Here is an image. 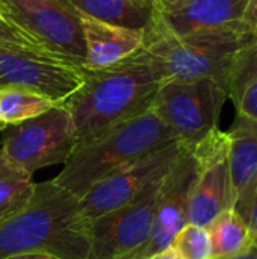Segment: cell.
<instances>
[{"instance_id": "cell-14", "label": "cell", "mask_w": 257, "mask_h": 259, "mask_svg": "<svg viewBox=\"0 0 257 259\" xmlns=\"http://www.w3.org/2000/svg\"><path fill=\"white\" fill-rule=\"evenodd\" d=\"M248 0H185L164 14L179 35L247 26L244 14Z\"/></svg>"}, {"instance_id": "cell-11", "label": "cell", "mask_w": 257, "mask_h": 259, "mask_svg": "<svg viewBox=\"0 0 257 259\" xmlns=\"http://www.w3.org/2000/svg\"><path fill=\"white\" fill-rule=\"evenodd\" d=\"M82 82L83 68L59 58L24 49L0 47V90H27L61 105Z\"/></svg>"}, {"instance_id": "cell-19", "label": "cell", "mask_w": 257, "mask_h": 259, "mask_svg": "<svg viewBox=\"0 0 257 259\" xmlns=\"http://www.w3.org/2000/svg\"><path fill=\"white\" fill-rule=\"evenodd\" d=\"M35 188L32 173L21 168L0 150V222L21 211L30 202Z\"/></svg>"}, {"instance_id": "cell-12", "label": "cell", "mask_w": 257, "mask_h": 259, "mask_svg": "<svg viewBox=\"0 0 257 259\" xmlns=\"http://www.w3.org/2000/svg\"><path fill=\"white\" fill-rule=\"evenodd\" d=\"M195 179L192 147H186L167 173L148 241L133 259H150L170 247L177 232L188 223V208Z\"/></svg>"}, {"instance_id": "cell-16", "label": "cell", "mask_w": 257, "mask_h": 259, "mask_svg": "<svg viewBox=\"0 0 257 259\" xmlns=\"http://www.w3.org/2000/svg\"><path fill=\"white\" fill-rule=\"evenodd\" d=\"M227 88L236 111L235 120L257 123V30L238 50Z\"/></svg>"}, {"instance_id": "cell-5", "label": "cell", "mask_w": 257, "mask_h": 259, "mask_svg": "<svg viewBox=\"0 0 257 259\" xmlns=\"http://www.w3.org/2000/svg\"><path fill=\"white\" fill-rule=\"evenodd\" d=\"M227 99V87L215 79H170L159 87L150 109L180 143L194 147L218 129L221 109Z\"/></svg>"}, {"instance_id": "cell-28", "label": "cell", "mask_w": 257, "mask_h": 259, "mask_svg": "<svg viewBox=\"0 0 257 259\" xmlns=\"http://www.w3.org/2000/svg\"><path fill=\"white\" fill-rule=\"evenodd\" d=\"M5 259H52L50 256L44 255V253H23V255H14V256H8Z\"/></svg>"}, {"instance_id": "cell-22", "label": "cell", "mask_w": 257, "mask_h": 259, "mask_svg": "<svg viewBox=\"0 0 257 259\" xmlns=\"http://www.w3.org/2000/svg\"><path fill=\"white\" fill-rule=\"evenodd\" d=\"M0 47L24 49V50H32V52L55 56L48 53L45 47L33 35H30L24 27H21L18 23L3 15H0Z\"/></svg>"}, {"instance_id": "cell-17", "label": "cell", "mask_w": 257, "mask_h": 259, "mask_svg": "<svg viewBox=\"0 0 257 259\" xmlns=\"http://www.w3.org/2000/svg\"><path fill=\"white\" fill-rule=\"evenodd\" d=\"M73 9L97 20L130 27L144 29L151 5L139 0H64Z\"/></svg>"}, {"instance_id": "cell-8", "label": "cell", "mask_w": 257, "mask_h": 259, "mask_svg": "<svg viewBox=\"0 0 257 259\" xmlns=\"http://www.w3.org/2000/svg\"><path fill=\"white\" fill-rule=\"evenodd\" d=\"M8 17L33 35L48 53L83 68L86 50L77 12L64 0H3Z\"/></svg>"}, {"instance_id": "cell-18", "label": "cell", "mask_w": 257, "mask_h": 259, "mask_svg": "<svg viewBox=\"0 0 257 259\" xmlns=\"http://www.w3.org/2000/svg\"><path fill=\"white\" fill-rule=\"evenodd\" d=\"M206 229L211 237L212 259L232 258L253 246V234L235 209H226L218 214Z\"/></svg>"}, {"instance_id": "cell-32", "label": "cell", "mask_w": 257, "mask_h": 259, "mask_svg": "<svg viewBox=\"0 0 257 259\" xmlns=\"http://www.w3.org/2000/svg\"><path fill=\"white\" fill-rule=\"evenodd\" d=\"M5 129H6V126H5V124H3V123L0 121V131H5Z\"/></svg>"}, {"instance_id": "cell-31", "label": "cell", "mask_w": 257, "mask_h": 259, "mask_svg": "<svg viewBox=\"0 0 257 259\" xmlns=\"http://www.w3.org/2000/svg\"><path fill=\"white\" fill-rule=\"evenodd\" d=\"M3 9H5V3H3V0H0V15L3 14Z\"/></svg>"}, {"instance_id": "cell-30", "label": "cell", "mask_w": 257, "mask_h": 259, "mask_svg": "<svg viewBox=\"0 0 257 259\" xmlns=\"http://www.w3.org/2000/svg\"><path fill=\"white\" fill-rule=\"evenodd\" d=\"M253 246L257 247V234H253Z\"/></svg>"}, {"instance_id": "cell-10", "label": "cell", "mask_w": 257, "mask_h": 259, "mask_svg": "<svg viewBox=\"0 0 257 259\" xmlns=\"http://www.w3.org/2000/svg\"><path fill=\"white\" fill-rule=\"evenodd\" d=\"M186 147L188 146L183 143L176 141L101 179L79 200L80 214L92 223L97 219L123 208L139 196L151 182L168 173Z\"/></svg>"}, {"instance_id": "cell-26", "label": "cell", "mask_w": 257, "mask_h": 259, "mask_svg": "<svg viewBox=\"0 0 257 259\" xmlns=\"http://www.w3.org/2000/svg\"><path fill=\"white\" fill-rule=\"evenodd\" d=\"M248 228L251 231V234H257V190L254 194V200H253V206H251V214H250V220H248Z\"/></svg>"}, {"instance_id": "cell-20", "label": "cell", "mask_w": 257, "mask_h": 259, "mask_svg": "<svg viewBox=\"0 0 257 259\" xmlns=\"http://www.w3.org/2000/svg\"><path fill=\"white\" fill-rule=\"evenodd\" d=\"M53 106H56L55 102L33 91L20 88L0 90V121L6 127L38 117Z\"/></svg>"}, {"instance_id": "cell-23", "label": "cell", "mask_w": 257, "mask_h": 259, "mask_svg": "<svg viewBox=\"0 0 257 259\" xmlns=\"http://www.w3.org/2000/svg\"><path fill=\"white\" fill-rule=\"evenodd\" d=\"M230 134H239V135H247L257 140V123H247V121H239L235 120L232 127L227 131Z\"/></svg>"}, {"instance_id": "cell-24", "label": "cell", "mask_w": 257, "mask_h": 259, "mask_svg": "<svg viewBox=\"0 0 257 259\" xmlns=\"http://www.w3.org/2000/svg\"><path fill=\"white\" fill-rule=\"evenodd\" d=\"M244 23L250 26L251 29L257 30V0H248V5L244 14Z\"/></svg>"}, {"instance_id": "cell-2", "label": "cell", "mask_w": 257, "mask_h": 259, "mask_svg": "<svg viewBox=\"0 0 257 259\" xmlns=\"http://www.w3.org/2000/svg\"><path fill=\"white\" fill-rule=\"evenodd\" d=\"M91 223L79 199L53 181L36 184L30 202L0 222V259L44 253L52 259H88Z\"/></svg>"}, {"instance_id": "cell-7", "label": "cell", "mask_w": 257, "mask_h": 259, "mask_svg": "<svg viewBox=\"0 0 257 259\" xmlns=\"http://www.w3.org/2000/svg\"><path fill=\"white\" fill-rule=\"evenodd\" d=\"M167 173L123 208L91 223L88 259H133L148 241Z\"/></svg>"}, {"instance_id": "cell-29", "label": "cell", "mask_w": 257, "mask_h": 259, "mask_svg": "<svg viewBox=\"0 0 257 259\" xmlns=\"http://www.w3.org/2000/svg\"><path fill=\"white\" fill-rule=\"evenodd\" d=\"M224 259H257V247L251 246L247 252H244V253H241V255H236V256Z\"/></svg>"}, {"instance_id": "cell-15", "label": "cell", "mask_w": 257, "mask_h": 259, "mask_svg": "<svg viewBox=\"0 0 257 259\" xmlns=\"http://www.w3.org/2000/svg\"><path fill=\"white\" fill-rule=\"evenodd\" d=\"M233 209L248 225L257 190V140L227 132Z\"/></svg>"}, {"instance_id": "cell-13", "label": "cell", "mask_w": 257, "mask_h": 259, "mask_svg": "<svg viewBox=\"0 0 257 259\" xmlns=\"http://www.w3.org/2000/svg\"><path fill=\"white\" fill-rule=\"evenodd\" d=\"M76 12L82 26L86 50L83 70L94 71L111 67L142 49V29H130L97 20L79 11Z\"/></svg>"}, {"instance_id": "cell-4", "label": "cell", "mask_w": 257, "mask_h": 259, "mask_svg": "<svg viewBox=\"0 0 257 259\" xmlns=\"http://www.w3.org/2000/svg\"><path fill=\"white\" fill-rule=\"evenodd\" d=\"M176 141L173 131L148 109L76 146L62 171L52 181L80 200L101 179Z\"/></svg>"}, {"instance_id": "cell-3", "label": "cell", "mask_w": 257, "mask_h": 259, "mask_svg": "<svg viewBox=\"0 0 257 259\" xmlns=\"http://www.w3.org/2000/svg\"><path fill=\"white\" fill-rule=\"evenodd\" d=\"M142 30V49L151 56L164 82L215 79L226 87L238 50L254 32L250 26H241L179 35L153 5Z\"/></svg>"}, {"instance_id": "cell-9", "label": "cell", "mask_w": 257, "mask_h": 259, "mask_svg": "<svg viewBox=\"0 0 257 259\" xmlns=\"http://www.w3.org/2000/svg\"><path fill=\"white\" fill-rule=\"evenodd\" d=\"M230 138L220 127L192 147L195 179L188 208V223L208 226L218 214L233 209L229 162Z\"/></svg>"}, {"instance_id": "cell-1", "label": "cell", "mask_w": 257, "mask_h": 259, "mask_svg": "<svg viewBox=\"0 0 257 259\" xmlns=\"http://www.w3.org/2000/svg\"><path fill=\"white\" fill-rule=\"evenodd\" d=\"M162 82L164 77L144 49L111 67L83 70L82 85L61 103L71 115L76 146L147 112Z\"/></svg>"}, {"instance_id": "cell-6", "label": "cell", "mask_w": 257, "mask_h": 259, "mask_svg": "<svg viewBox=\"0 0 257 259\" xmlns=\"http://www.w3.org/2000/svg\"><path fill=\"white\" fill-rule=\"evenodd\" d=\"M76 144L71 115L62 105H56L38 117L6 127L0 150L33 173L48 165L65 164Z\"/></svg>"}, {"instance_id": "cell-27", "label": "cell", "mask_w": 257, "mask_h": 259, "mask_svg": "<svg viewBox=\"0 0 257 259\" xmlns=\"http://www.w3.org/2000/svg\"><path fill=\"white\" fill-rule=\"evenodd\" d=\"M150 259H180V256L171 249V247H167L165 250H162V252H159V253H156L155 256H151Z\"/></svg>"}, {"instance_id": "cell-33", "label": "cell", "mask_w": 257, "mask_h": 259, "mask_svg": "<svg viewBox=\"0 0 257 259\" xmlns=\"http://www.w3.org/2000/svg\"><path fill=\"white\" fill-rule=\"evenodd\" d=\"M139 2H142V3H150V5H151V0H139Z\"/></svg>"}, {"instance_id": "cell-25", "label": "cell", "mask_w": 257, "mask_h": 259, "mask_svg": "<svg viewBox=\"0 0 257 259\" xmlns=\"http://www.w3.org/2000/svg\"><path fill=\"white\" fill-rule=\"evenodd\" d=\"M183 2L185 0H151V5L158 8L162 14H168L176 8H179Z\"/></svg>"}, {"instance_id": "cell-21", "label": "cell", "mask_w": 257, "mask_h": 259, "mask_svg": "<svg viewBox=\"0 0 257 259\" xmlns=\"http://www.w3.org/2000/svg\"><path fill=\"white\" fill-rule=\"evenodd\" d=\"M170 247L180 259H212V244L204 226L186 223L173 238Z\"/></svg>"}]
</instances>
